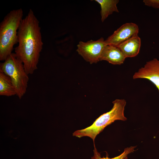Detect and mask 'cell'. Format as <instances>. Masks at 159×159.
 Segmentation results:
<instances>
[{"mask_svg":"<svg viewBox=\"0 0 159 159\" xmlns=\"http://www.w3.org/2000/svg\"><path fill=\"white\" fill-rule=\"evenodd\" d=\"M39 21L30 9L22 20L17 32L18 45L15 49L16 57L23 63L28 75L37 69L43 44Z\"/></svg>","mask_w":159,"mask_h":159,"instance_id":"obj_1","label":"cell"},{"mask_svg":"<svg viewBox=\"0 0 159 159\" xmlns=\"http://www.w3.org/2000/svg\"><path fill=\"white\" fill-rule=\"evenodd\" d=\"M23 15L21 8L13 10L0 24V60L5 61L12 53L18 42L17 32Z\"/></svg>","mask_w":159,"mask_h":159,"instance_id":"obj_2","label":"cell"},{"mask_svg":"<svg viewBox=\"0 0 159 159\" xmlns=\"http://www.w3.org/2000/svg\"><path fill=\"white\" fill-rule=\"evenodd\" d=\"M112 103L113 107L109 111L101 115L90 126L75 131L73 133V135L79 138L88 137L94 142L97 135L107 126L116 120H126L127 119L124 114L126 104L125 100L117 99L113 101Z\"/></svg>","mask_w":159,"mask_h":159,"instance_id":"obj_3","label":"cell"},{"mask_svg":"<svg viewBox=\"0 0 159 159\" xmlns=\"http://www.w3.org/2000/svg\"><path fill=\"white\" fill-rule=\"evenodd\" d=\"M0 71L9 76L16 92L17 96L21 99L26 92L29 80L23 63L11 54L0 64Z\"/></svg>","mask_w":159,"mask_h":159,"instance_id":"obj_4","label":"cell"},{"mask_svg":"<svg viewBox=\"0 0 159 159\" xmlns=\"http://www.w3.org/2000/svg\"><path fill=\"white\" fill-rule=\"evenodd\" d=\"M106 45L102 37L97 40L80 41L77 45V51L86 61L90 64L95 63L100 61L101 52Z\"/></svg>","mask_w":159,"mask_h":159,"instance_id":"obj_5","label":"cell"},{"mask_svg":"<svg viewBox=\"0 0 159 159\" xmlns=\"http://www.w3.org/2000/svg\"><path fill=\"white\" fill-rule=\"evenodd\" d=\"M139 30L138 26L136 24L132 22L126 23L114 31L105 40V42L106 44L117 47L132 37L138 35Z\"/></svg>","mask_w":159,"mask_h":159,"instance_id":"obj_6","label":"cell"},{"mask_svg":"<svg viewBox=\"0 0 159 159\" xmlns=\"http://www.w3.org/2000/svg\"><path fill=\"white\" fill-rule=\"evenodd\" d=\"M133 79L143 78L149 80L159 91V60L154 58L146 62L133 76Z\"/></svg>","mask_w":159,"mask_h":159,"instance_id":"obj_7","label":"cell"},{"mask_svg":"<svg viewBox=\"0 0 159 159\" xmlns=\"http://www.w3.org/2000/svg\"><path fill=\"white\" fill-rule=\"evenodd\" d=\"M126 57L117 47L106 44L101 52L100 61L105 60L114 65L123 64Z\"/></svg>","mask_w":159,"mask_h":159,"instance_id":"obj_8","label":"cell"},{"mask_svg":"<svg viewBox=\"0 0 159 159\" xmlns=\"http://www.w3.org/2000/svg\"><path fill=\"white\" fill-rule=\"evenodd\" d=\"M141 44L138 35L134 36L119 44L118 47L127 57L136 56L139 53Z\"/></svg>","mask_w":159,"mask_h":159,"instance_id":"obj_9","label":"cell"},{"mask_svg":"<svg viewBox=\"0 0 159 159\" xmlns=\"http://www.w3.org/2000/svg\"><path fill=\"white\" fill-rule=\"evenodd\" d=\"M100 6L101 21L103 22L113 12H119L117 7L118 0H95Z\"/></svg>","mask_w":159,"mask_h":159,"instance_id":"obj_10","label":"cell"},{"mask_svg":"<svg viewBox=\"0 0 159 159\" xmlns=\"http://www.w3.org/2000/svg\"><path fill=\"white\" fill-rule=\"evenodd\" d=\"M16 95L10 77L0 71V95L7 97Z\"/></svg>","mask_w":159,"mask_h":159,"instance_id":"obj_11","label":"cell"},{"mask_svg":"<svg viewBox=\"0 0 159 159\" xmlns=\"http://www.w3.org/2000/svg\"><path fill=\"white\" fill-rule=\"evenodd\" d=\"M94 149L93 150L94 155L92 157L91 159H128V156L130 154L133 153L135 151L136 146H131L127 147L124 149L123 152L120 155L117 157L110 158L107 155L106 157H101L100 153L97 151L95 145Z\"/></svg>","mask_w":159,"mask_h":159,"instance_id":"obj_12","label":"cell"},{"mask_svg":"<svg viewBox=\"0 0 159 159\" xmlns=\"http://www.w3.org/2000/svg\"><path fill=\"white\" fill-rule=\"evenodd\" d=\"M143 2L146 6L159 9V0H144Z\"/></svg>","mask_w":159,"mask_h":159,"instance_id":"obj_13","label":"cell"},{"mask_svg":"<svg viewBox=\"0 0 159 159\" xmlns=\"http://www.w3.org/2000/svg\"><path fill=\"white\" fill-rule=\"evenodd\" d=\"M10 136L14 138H18L19 135V132L16 130H12L9 132Z\"/></svg>","mask_w":159,"mask_h":159,"instance_id":"obj_14","label":"cell"}]
</instances>
